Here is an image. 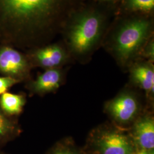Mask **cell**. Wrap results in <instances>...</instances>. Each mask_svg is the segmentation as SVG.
<instances>
[{
    "mask_svg": "<svg viewBox=\"0 0 154 154\" xmlns=\"http://www.w3.org/2000/svg\"><path fill=\"white\" fill-rule=\"evenodd\" d=\"M65 73L61 68L46 69L29 83L31 93L40 95L55 92L65 83Z\"/></svg>",
    "mask_w": 154,
    "mask_h": 154,
    "instance_id": "obj_10",
    "label": "cell"
},
{
    "mask_svg": "<svg viewBox=\"0 0 154 154\" xmlns=\"http://www.w3.org/2000/svg\"><path fill=\"white\" fill-rule=\"evenodd\" d=\"M18 82V81L11 77H0V95L6 93L9 88Z\"/></svg>",
    "mask_w": 154,
    "mask_h": 154,
    "instance_id": "obj_15",
    "label": "cell"
},
{
    "mask_svg": "<svg viewBox=\"0 0 154 154\" xmlns=\"http://www.w3.org/2000/svg\"><path fill=\"white\" fill-rule=\"evenodd\" d=\"M88 143L94 154H132L137 151L127 130L113 123L93 128L89 134Z\"/></svg>",
    "mask_w": 154,
    "mask_h": 154,
    "instance_id": "obj_4",
    "label": "cell"
},
{
    "mask_svg": "<svg viewBox=\"0 0 154 154\" xmlns=\"http://www.w3.org/2000/svg\"><path fill=\"white\" fill-rule=\"evenodd\" d=\"M132 85L144 91L150 104L154 102V67L151 62L136 61L129 66Z\"/></svg>",
    "mask_w": 154,
    "mask_h": 154,
    "instance_id": "obj_8",
    "label": "cell"
},
{
    "mask_svg": "<svg viewBox=\"0 0 154 154\" xmlns=\"http://www.w3.org/2000/svg\"><path fill=\"white\" fill-rule=\"evenodd\" d=\"M105 1H109V0H105Z\"/></svg>",
    "mask_w": 154,
    "mask_h": 154,
    "instance_id": "obj_18",
    "label": "cell"
},
{
    "mask_svg": "<svg viewBox=\"0 0 154 154\" xmlns=\"http://www.w3.org/2000/svg\"><path fill=\"white\" fill-rule=\"evenodd\" d=\"M127 9L132 11L149 12L154 7V0H126Z\"/></svg>",
    "mask_w": 154,
    "mask_h": 154,
    "instance_id": "obj_13",
    "label": "cell"
},
{
    "mask_svg": "<svg viewBox=\"0 0 154 154\" xmlns=\"http://www.w3.org/2000/svg\"><path fill=\"white\" fill-rule=\"evenodd\" d=\"M142 53L145 56L149 62L154 61V42L150 41L144 47Z\"/></svg>",
    "mask_w": 154,
    "mask_h": 154,
    "instance_id": "obj_16",
    "label": "cell"
},
{
    "mask_svg": "<svg viewBox=\"0 0 154 154\" xmlns=\"http://www.w3.org/2000/svg\"><path fill=\"white\" fill-rule=\"evenodd\" d=\"M151 22L143 18L123 23L114 34L110 50L123 67H129L142 52L151 32Z\"/></svg>",
    "mask_w": 154,
    "mask_h": 154,
    "instance_id": "obj_2",
    "label": "cell"
},
{
    "mask_svg": "<svg viewBox=\"0 0 154 154\" xmlns=\"http://www.w3.org/2000/svg\"><path fill=\"white\" fill-rule=\"evenodd\" d=\"M30 68L28 59L22 53L9 46L0 47V72L5 77L20 82L29 77Z\"/></svg>",
    "mask_w": 154,
    "mask_h": 154,
    "instance_id": "obj_6",
    "label": "cell"
},
{
    "mask_svg": "<svg viewBox=\"0 0 154 154\" xmlns=\"http://www.w3.org/2000/svg\"><path fill=\"white\" fill-rule=\"evenodd\" d=\"M105 112L116 126L127 130L143 113V105L138 94L126 88L106 102Z\"/></svg>",
    "mask_w": 154,
    "mask_h": 154,
    "instance_id": "obj_5",
    "label": "cell"
},
{
    "mask_svg": "<svg viewBox=\"0 0 154 154\" xmlns=\"http://www.w3.org/2000/svg\"><path fill=\"white\" fill-rule=\"evenodd\" d=\"M26 103L25 97L19 94L6 92L0 95V107L6 114L18 115L22 112Z\"/></svg>",
    "mask_w": 154,
    "mask_h": 154,
    "instance_id": "obj_11",
    "label": "cell"
},
{
    "mask_svg": "<svg viewBox=\"0 0 154 154\" xmlns=\"http://www.w3.org/2000/svg\"><path fill=\"white\" fill-rule=\"evenodd\" d=\"M69 58V53L59 45H50L35 50L32 55L33 63L46 69L61 68Z\"/></svg>",
    "mask_w": 154,
    "mask_h": 154,
    "instance_id": "obj_9",
    "label": "cell"
},
{
    "mask_svg": "<svg viewBox=\"0 0 154 154\" xmlns=\"http://www.w3.org/2000/svg\"><path fill=\"white\" fill-rule=\"evenodd\" d=\"M14 128V123L0 110V139L9 134Z\"/></svg>",
    "mask_w": 154,
    "mask_h": 154,
    "instance_id": "obj_14",
    "label": "cell"
},
{
    "mask_svg": "<svg viewBox=\"0 0 154 154\" xmlns=\"http://www.w3.org/2000/svg\"><path fill=\"white\" fill-rule=\"evenodd\" d=\"M49 154H81L71 138H65L55 145Z\"/></svg>",
    "mask_w": 154,
    "mask_h": 154,
    "instance_id": "obj_12",
    "label": "cell"
},
{
    "mask_svg": "<svg viewBox=\"0 0 154 154\" xmlns=\"http://www.w3.org/2000/svg\"><path fill=\"white\" fill-rule=\"evenodd\" d=\"M78 0H0V41L30 46L65 21Z\"/></svg>",
    "mask_w": 154,
    "mask_h": 154,
    "instance_id": "obj_1",
    "label": "cell"
},
{
    "mask_svg": "<svg viewBox=\"0 0 154 154\" xmlns=\"http://www.w3.org/2000/svg\"><path fill=\"white\" fill-rule=\"evenodd\" d=\"M127 130L137 150H154V118L151 112L143 111Z\"/></svg>",
    "mask_w": 154,
    "mask_h": 154,
    "instance_id": "obj_7",
    "label": "cell"
},
{
    "mask_svg": "<svg viewBox=\"0 0 154 154\" xmlns=\"http://www.w3.org/2000/svg\"><path fill=\"white\" fill-rule=\"evenodd\" d=\"M103 26V17L97 11H84L78 15L71 23L67 35L70 54L78 59L88 57L98 44Z\"/></svg>",
    "mask_w": 154,
    "mask_h": 154,
    "instance_id": "obj_3",
    "label": "cell"
},
{
    "mask_svg": "<svg viewBox=\"0 0 154 154\" xmlns=\"http://www.w3.org/2000/svg\"><path fill=\"white\" fill-rule=\"evenodd\" d=\"M132 154H154V150H137Z\"/></svg>",
    "mask_w": 154,
    "mask_h": 154,
    "instance_id": "obj_17",
    "label": "cell"
}]
</instances>
